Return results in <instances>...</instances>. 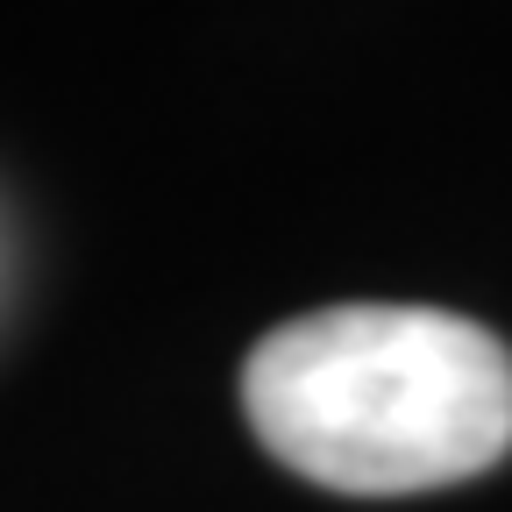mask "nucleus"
<instances>
[{"mask_svg":"<svg viewBox=\"0 0 512 512\" xmlns=\"http://www.w3.org/2000/svg\"><path fill=\"white\" fill-rule=\"evenodd\" d=\"M242 413L306 484L434 491L512 448V356L441 306H320L249 349Z\"/></svg>","mask_w":512,"mask_h":512,"instance_id":"1","label":"nucleus"}]
</instances>
